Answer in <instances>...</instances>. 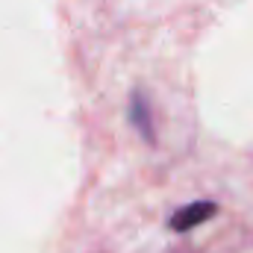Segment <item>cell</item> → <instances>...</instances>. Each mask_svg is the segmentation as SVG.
Here are the masks:
<instances>
[{
  "label": "cell",
  "instance_id": "2",
  "mask_svg": "<svg viewBox=\"0 0 253 253\" xmlns=\"http://www.w3.org/2000/svg\"><path fill=\"white\" fill-rule=\"evenodd\" d=\"M129 121L135 124V129L153 141V121H150V103L141 100V94H132V103H129Z\"/></svg>",
  "mask_w": 253,
  "mask_h": 253
},
{
  "label": "cell",
  "instance_id": "1",
  "mask_svg": "<svg viewBox=\"0 0 253 253\" xmlns=\"http://www.w3.org/2000/svg\"><path fill=\"white\" fill-rule=\"evenodd\" d=\"M215 212H218V206H215L212 200H194V203L177 209V212L168 218V227H171L174 233H189V230H194V227L206 224Z\"/></svg>",
  "mask_w": 253,
  "mask_h": 253
}]
</instances>
